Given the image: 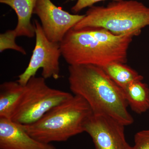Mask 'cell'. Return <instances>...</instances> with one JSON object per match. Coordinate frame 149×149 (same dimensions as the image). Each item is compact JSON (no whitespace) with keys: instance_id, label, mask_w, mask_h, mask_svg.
<instances>
[{"instance_id":"obj_13","label":"cell","mask_w":149,"mask_h":149,"mask_svg":"<svg viewBox=\"0 0 149 149\" xmlns=\"http://www.w3.org/2000/svg\"><path fill=\"white\" fill-rule=\"evenodd\" d=\"M112 80L122 89L143 77L135 70L121 63H113L101 67Z\"/></svg>"},{"instance_id":"obj_5","label":"cell","mask_w":149,"mask_h":149,"mask_svg":"<svg viewBox=\"0 0 149 149\" xmlns=\"http://www.w3.org/2000/svg\"><path fill=\"white\" fill-rule=\"evenodd\" d=\"M42 77H32L10 120L22 125L32 124L54 107L73 97L68 92L49 87Z\"/></svg>"},{"instance_id":"obj_9","label":"cell","mask_w":149,"mask_h":149,"mask_svg":"<svg viewBox=\"0 0 149 149\" xmlns=\"http://www.w3.org/2000/svg\"><path fill=\"white\" fill-rule=\"evenodd\" d=\"M0 149H56L29 136L22 125L10 119L0 118Z\"/></svg>"},{"instance_id":"obj_16","label":"cell","mask_w":149,"mask_h":149,"mask_svg":"<svg viewBox=\"0 0 149 149\" xmlns=\"http://www.w3.org/2000/svg\"><path fill=\"white\" fill-rule=\"evenodd\" d=\"M107 1V0H77L71 9V11L73 13L77 14L80 12L83 9L87 7H91L94 6L96 3L102 1ZM115 1H123V0H111Z\"/></svg>"},{"instance_id":"obj_11","label":"cell","mask_w":149,"mask_h":149,"mask_svg":"<svg viewBox=\"0 0 149 149\" xmlns=\"http://www.w3.org/2000/svg\"><path fill=\"white\" fill-rule=\"evenodd\" d=\"M25 85L7 81L0 85V118L11 119L24 94Z\"/></svg>"},{"instance_id":"obj_12","label":"cell","mask_w":149,"mask_h":149,"mask_svg":"<svg viewBox=\"0 0 149 149\" xmlns=\"http://www.w3.org/2000/svg\"><path fill=\"white\" fill-rule=\"evenodd\" d=\"M142 81H134L123 89L128 106L138 114L149 109V88Z\"/></svg>"},{"instance_id":"obj_2","label":"cell","mask_w":149,"mask_h":149,"mask_svg":"<svg viewBox=\"0 0 149 149\" xmlns=\"http://www.w3.org/2000/svg\"><path fill=\"white\" fill-rule=\"evenodd\" d=\"M68 70L70 91L87 102L93 113L108 116L125 126L133 123L123 89L102 68L91 65H69Z\"/></svg>"},{"instance_id":"obj_15","label":"cell","mask_w":149,"mask_h":149,"mask_svg":"<svg viewBox=\"0 0 149 149\" xmlns=\"http://www.w3.org/2000/svg\"><path fill=\"white\" fill-rule=\"evenodd\" d=\"M133 149H149V130H141L135 134Z\"/></svg>"},{"instance_id":"obj_6","label":"cell","mask_w":149,"mask_h":149,"mask_svg":"<svg viewBox=\"0 0 149 149\" xmlns=\"http://www.w3.org/2000/svg\"><path fill=\"white\" fill-rule=\"evenodd\" d=\"M36 42L29 64L24 72L18 76L17 82L22 85L27 84L29 79L36 76L42 68V77L45 79L60 77L59 59L61 56L60 43L50 41L46 37L41 24L34 20Z\"/></svg>"},{"instance_id":"obj_4","label":"cell","mask_w":149,"mask_h":149,"mask_svg":"<svg viewBox=\"0 0 149 149\" xmlns=\"http://www.w3.org/2000/svg\"><path fill=\"white\" fill-rule=\"evenodd\" d=\"M149 26V8L136 0L112 1L106 6L90 7L85 16L73 27H100L116 35L138 36Z\"/></svg>"},{"instance_id":"obj_10","label":"cell","mask_w":149,"mask_h":149,"mask_svg":"<svg viewBox=\"0 0 149 149\" xmlns=\"http://www.w3.org/2000/svg\"><path fill=\"white\" fill-rule=\"evenodd\" d=\"M37 0H0V3L10 7L15 12L17 23L13 30L17 37L32 38L35 36L34 24L31 19Z\"/></svg>"},{"instance_id":"obj_7","label":"cell","mask_w":149,"mask_h":149,"mask_svg":"<svg viewBox=\"0 0 149 149\" xmlns=\"http://www.w3.org/2000/svg\"><path fill=\"white\" fill-rule=\"evenodd\" d=\"M33 14L40 18L47 38L57 43H60L67 32L85 16L71 14L57 6L51 0H37Z\"/></svg>"},{"instance_id":"obj_8","label":"cell","mask_w":149,"mask_h":149,"mask_svg":"<svg viewBox=\"0 0 149 149\" xmlns=\"http://www.w3.org/2000/svg\"><path fill=\"white\" fill-rule=\"evenodd\" d=\"M125 125L105 115L93 113L85 124L95 149H133L125 139Z\"/></svg>"},{"instance_id":"obj_1","label":"cell","mask_w":149,"mask_h":149,"mask_svg":"<svg viewBox=\"0 0 149 149\" xmlns=\"http://www.w3.org/2000/svg\"><path fill=\"white\" fill-rule=\"evenodd\" d=\"M134 36L114 35L100 27L72 28L60 43L61 56L69 65L103 67L113 63H125Z\"/></svg>"},{"instance_id":"obj_3","label":"cell","mask_w":149,"mask_h":149,"mask_svg":"<svg viewBox=\"0 0 149 149\" xmlns=\"http://www.w3.org/2000/svg\"><path fill=\"white\" fill-rule=\"evenodd\" d=\"M93 114L87 102L74 95L50 110L36 122L21 125L29 136L40 142L47 144L65 142L85 132V124Z\"/></svg>"},{"instance_id":"obj_14","label":"cell","mask_w":149,"mask_h":149,"mask_svg":"<svg viewBox=\"0 0 149 149\" xmlns=\"http://www.w3.org/2000/svg\"><path fill=\"white\" fill-rule=\"evenodd\" d=\"M16 37L13 30H9L5 33L1 34V52L6 49H11L26 54V52L24 49L16 45L15 41Z\"/></svg>"}]
</instances>
